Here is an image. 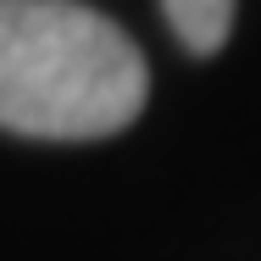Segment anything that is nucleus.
<instances>
[{
	"label": "nucleus",
	"mask_w": 261,
	"mask_h": 261,
	"mask_svg": "<svg viewBox=\"0 0 261 261\" xmlns=\"http://www.w3.org/2000/svg\"><path fill=\"white\" fill-rule=\"evenodd\" d=\"M150 95L134 39L78 0H0V128L22 139L122 134Z\"/></svg>",
	"instance_id": "obj_1"
},
{
	"label": "nucleus",
	"mask_w": 261,
	"mask_h": 261,
	"mask_svg": "<svg viewBox=\"0 0 261 261\" xmlns=\"http://www.w3.org/2000/svg\"><path fill=\"white\" fill-rule=\"evenodd\" d=\"M167 28L178 34V45L189 56H217L233 34V11L239 0H161Z\"/></svg>",
	"instance_id": "obj_2"
}]
</instances>
